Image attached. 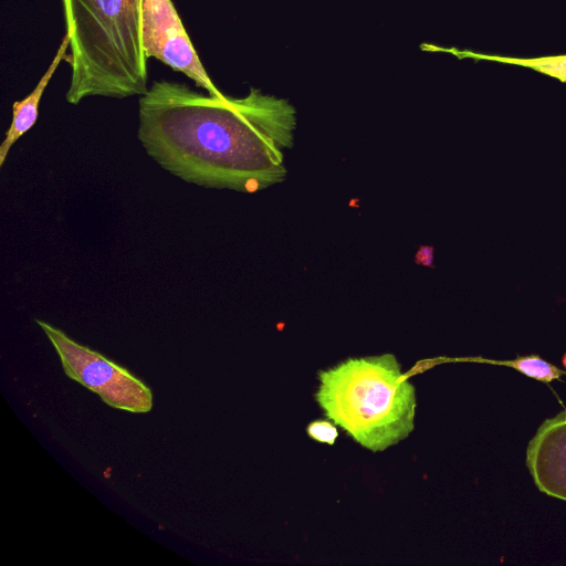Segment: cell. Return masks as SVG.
<instances>
[{"label": "cell", "mask_w": 566, "mask_h": 566, "mask_svg": "<svg viewBox=\"0 0 566 566\" xmlns=\"http://www.w3.org/2000/svg\"><path fill=\"white\" fill-rule=\"evenodd\" d=\"M296 123L287 99L255 87L243 97L214 96L163 80L139 98L137 135L184 181L251 193L285 179Z\"/></svg>", "instance_id": "obj_1"}, {"label": "cell", "mask_w": 566, "mask_h": 566, "mask_svg": "<svg viewBox=\"0 0 566 566\" xmlns=\"http://www.w3.org/2000/svg\"><path fill=\"white\" fill-rule=\"evenodd\" d=\"M71 70L65 98H126L147 90L143 0H62Z\"/></svg>", "instance_id": "obj_2"}, {"label": "cell", "mask_w": 566, "mask_h": 566, "mask_svg": "<svg viewBox=\"0 0 566 566\" xmlns=\"http://www.w3.org/2000/svg\"><path fill=\"white\" fill-rule=\"evenodd\" d=\"M325 416L370 451H384L413 430L416 394L392 354L348 358L318 373Z\"/></svg>", "instance_id": "obj_3"}, {"label": "cell", "mask_w": 566, "mask_h": 566, "mask_svg": "<svg viewBox=\"0 0 566 566\" xmlns=\"http://www.w3.org/2000/svg\"><path fill=\"white\" fill-rule=\"evenodd\" d=\"M55 348L65 375L97 394L115 409L135 413L153 409L150 388L126 368L70 338L61 329L35 319Z\"/></svg>", "instance_id": "obj_4"}, {"label": "cell", "mask_w": 566, "mask_h": 566, "mask_svg": "<svg viewBox=\"0 0 566 566\" xmlns=\"http://www.w3.org/2000/svg\"><path fill=\"white\" fill-rule=\"evenodd\" d=\"M144 52L180 72L208 94L222 96L206 72L171 0H143Z\"/></svg>", "instance_id": "obj_5"}, {"label": "cell", "mask_w": 566, "mask_h": 566, "mask_svg": "<svg viewBox=\"0 0 566 566\" xmlns=\"http://www.w3.org/2000/svg\"><path fill=\"white\" fill-rule=\"evenodd\" d=\"M526 465L541 492L566 501V410L539 426L528 442Z\"/></svg>", "instance_id": "obj_6"}, {"label": "cell", "mask_w": 566, "mask_h": 566, "mask_svg": "<svg viewBox=\"0 0 566 566\" xmlns=\"http://www.w3.org/2000/svg\"><path fill=\"white\" fill-rule=\"evenodd\" d=\"M70 46L69 36L65 34L62 39L59 50L56 51L50 66L44 72L33 91L21 101H17L12 105V120L6 132L4 139L0 145V166L2 167L4 160L14 145V143L29 132L38 119L39 104L41 97L55 73L59 64L66 61V50Z\"/></svg>", "instance_id": "obj_7"}, {"label": "cell", "mask_w": 566, "mask_h": 566, "mask_svg": "<svg viewBox=\"0 0 566 566\" xmlns=\"http://www.w3.org/2000/svg\"><path fill=\"white\" fill-rule=\"evenodd\" d=\"M459 57H471L474 60L496 62L501 64L517 65L531 69L535 72L554 77L566 83V54L547 55L538 57H513L494 54L478 53L472 51L448 50Z\"/></svg>", "instance_id": "obj_8"}, {"label": "cell", "mask_w": 566, "mask_h": 566, "mask_svg": "<svg viewBox=\"0 0 566 566\" xmlns=\"http://www.w3.org/2000/svg\"><path fill=\"white\" fill-rule=\"evenodd\" d=\"M491 364L512 367L527 377L539 381L549 382L559 379L564 374L551 363L537 355L517 356L512 360H489Z\"/></svg>", "instance_id": "obj_9"}, {"label": "cell", "mask_w": 566, "mask_h": 566, "mask_svg": "<svg viewBox=\"0 0 566 566\" xmlns=\"http://www.w3.org/2000/svg\"><path fill=\"white\" fill-rule=\"evenodd\" d=\"M306 430L312 439L328 444H333L338 436L337 429L329 421L311 422Z\"/></svg>", "instance_id": "obj_10"}, {"label": "cell", "mask_w": 566, "mask_h": 566, "mask_svg": "<svg viewBox=\"0 0 566 566\" xmlns=\"http://www.w3.org/2000/svg\"><path fill=\"white\" fill-rule=\"evenodd\" d=\"M562 364L566 368V353L564 354V356L562 358Z\"/></svg>", "instance_id": "obj_11"}]
</instances>
